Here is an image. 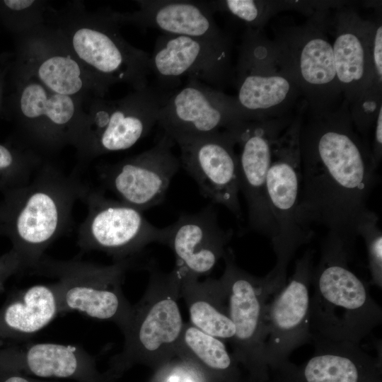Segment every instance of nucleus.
Wrapping results in <instances>:
<instances>
[{
  "mask_svg": "<svg viewBox=\"0 0 382 382\" xmlns=\"http://www.w3.org/2000/svg\"><path fill=\"white\" fill-rule=\"evenodd\" d=\"M20 256L13 250L0 256V292L6 281L13 275L25 270Z\"/></svg>",
  "mask_w": 382,
  "mask_h": 382,
  "instance_id": "nucleus-36",
  "label": "nucleus"
},
{
  "mask_svg": "<svg viewBox=\"0 0 382 382\" xmlns=\"http://www.w3.org/2000/svg\"><path fill=\"white\" fill-rule=\"evenodd\" d=\"M1 382H32L28 378L20 375H11L5 378Z\"/></svg>",
  "mask_w": 382,
  "mask_h": 382,
  "instance_id": "nucleus-38",
  "label": "nucleus"
},
{
  "mask_svg": "<svg viewBox=\"0 0 382 382\" xmlns=\"http://www.w3.org/2000/svg\"><path fill=\"white\" fill-rule=\"evenodd\" d=\"M232 45L189 36L162 34L150 54V72L156 85L178 89L183 77L196 78L221 91L233 81Z\"/></svg>",
  "mask_w": 382,
  "mask_h": 382,
  "instance_id": "nucleus-17",
  "label": "nucleus"
},
{
  "mask_svg": "<svg viewBox=\"0 0 382 382\" xmlns=\"http://www.w3.org/2000/svg\"><path fill=\"white\" fill-rule=\"evenodd\" d=\"M19 82L17 112L25 146L45 158L73 146L85 103L53 92L22 74Z\"/></svg>",
  "mask_w": 382,
  "mask_h": 382,
  "instance_id": "nucleus-14",
  "label": "nucleus"
},
{
  "mask_svg": "<svg viewBox=\"0 0 382 382\" xmlns=\"http://www.w3.org/2000/svg\"><path fill=\"white\" fill-rule=\"evenodd\" d=\"M171 138L180 149L181 166L196 181L202 196L241 219L236 140L232 127L209 134Z\"/></svg>",
  "mask_w": 382,
  "mask_h": 382,
  "instance_id": "nucleus-16",
  "label": "nucleus"
},
{
  "mask_svg": "<svg viewBox=\"0 0 382 382\" xmlns=\"http://www.w3.org/2000/svg\"><path fill=\"white\" fill-rule=\"evenodd\" d=\"M378 223V215L368 209L359 221L356 232L357 236H361L365 243L371 283L381 289L382 231Z\"/></svg>",
  "mask_w": 382,
  "mask_h": 382,
  "instance_id": "nucleus-31",
  "label": "nucleus"
},
{
  "mask_svg": "<svg viewBox=\"0 0 382 382\" xmlns=\"http://www.w3.org/2000/svg\"><path fill=\"white\" fill-rule=\"evenodd\" d=\"M175 90L148 85L119 99L90 100L73 144L79 162L134 146L158 123L161 109Z\"/></svg>",
  "mask_w": 382,
  "mask_h": 382,
  "instance_id": "nucleus-7",
  "label": "nucleus"
},
{
  "mask_svg": "<svg viewBox=\"0 0 382 382\" xmlns=\"http://www.w3.org/2000/svg\"><path fill=\"white\" fill-rule=\"evenodd\" d=\"M146 269L148 284L122 332L124 345L115 357L117 364L143 361L161 366L176 356L185 324L178 305L180 271L175 267L163 272L151 261Z\"/></svg>",
  "mask_w": 382,
  "mask_h": 382,
  "instance_id": "nucleus-8",
  "label": "nucleus"
},
{
  "mask_svg": "<svg viewBox=\"0 0 382 382\" xmlns=\"http://www.w3.org/2000/svg\"><path fill=\"white\" fill-rule=\"evenodd\" d=\"M131 264L132 260L103 265L79 258L64 260L44 255L30 272L56 279L60 316L79 312L114 323L123 332L132 311L122 289Z\"/></svg>",
  "mask_w": 382,
  "mask_h": 382,
  "instance_id": "nucleus-9",
  "label": "nucleus"
},
{
  "mask_svg": "<svg viewBox=\"0 0 382 382\" xmlns=\"http://www.w3.org/2000/svg\"><path fill=\"white\" fill-rule=\"evenodd\" d=\"M314 352L301 366L291 364L286 382H381V354L376 357L360 345L333 341L312 334Z\"/></svg>",
  "mask_w": 382,
  "mask_h": 382,
  "instance_id": "nucleus-23",
  "label": "nucleus"
},
{
  "mask_svg": "<svg viewBox=\"0 0 382 382\" xmlns=\"http://www.w3.org/2000/svg\"><path fill=\"white\" fill-rule=\"evenodd\" d=\"M0 368L23 369L41 378L93 376V358L85 349L53 342L30 343L0 348Z\"/></svg>",
  "mask_w": 382,
  "mask_h": 382,
  "instance_id": "nucleus-25",
  "label": "nucleus"
},
{
  "mask_svg": "<svg viewBox=\"0 0 382 382\" xmlns=\"http://www.w3.org/2000/svg\"><path fill=\"white\" fill-rule=\"evenodd\" d=\"M176 356L195 364L204 374L205 371L232 382L236 375V360L228 352L222 340L207 334L191 323H185L178 345Z\"/></svg>",
  "mask_w": 382,
  "mask_h": 382,
  "instance_id": "nucleus-28",
  "label": "nucleus"
},
{
  "mask_svg": "<svg viewBox=\"0 0 382 382\" xmlns=\"http://www.w3.org/2000/svg\"><path fill=\"white\" fill-rule=\"evenodd\" d=\"M299 144L301 190L298 220L306 230L322 225L354 246L356 229L369 209L377 181L371 148L357 134L348 102L333 110L308 113L302 120Z\"/></svg>",
  "mask_w": 382,
  "mask_h": 382,
  "instance_id": "nucleus-1",
  "label": "nucleus"
},
{
  "mask_svg": "<svg viewBox=\"0 0 382 382\" xmlns=\"http://www.w3.org/2000/svg\"><path fill=\"white\" fill-rule=\"evenodd\" d=\"M173 139L163 132L151 148L99 168L103 185L118 200L141 211L161 204L181 166L172 151Z\"/></svg>",
  "mask_w": 382,
  "mask_h": 382,
  "instance_id": "nucleus-19",
  "label": "nucleus"
},
{
  "mask_svg": "<svg viewBox=\"0 0 382 382\" xmlns=\"http://www.w3.org/2000/svg\"><path fill=\"white\" fill-rule=\"evenodd\" d=\"M373 127V141L370 148L374 163L378 168L382 158V108L379 110Z\"/></svg>",
  "mask_w": 382,
  "mask_h": 382,
  "instance_id": "nucleus-37",
  "label": "nucleus"
},
{
  "mask_svg": "<svg viewBox=\"0 0 382 382\" xmlns=\"http://www.w3.org/2000/svg\"><path fill=\"white\" fill-rule=\"evenodd\" d=\"M1 4L14 17L21 35L45 24L51 6L50 2L42 0H4Z\"/></svg>",
  "mask_w": 382,
  "mask_h": 382,
  "instance_id": "nucleus-33",
  "label": "nucleus"
},
{
  "mask_svg": "<svg viewBox=\"0 0 382 382\" xmlns=\"http://www.w3.org/2000/svg\"><path fill=\"white\" fill-rule=\"evenodd\" d=\"M87 214L79 226L77 243L85 251L96 250L115 261L132 260L153 243L164 244L166 228L151 224L142 212L87 187L81 199Z\"/></svg>",
  "mask_w": 382,
  "mask_h": 382,
  "instance_id": "nucleus-11",
  "label": "nucleus"
},
{
  "mask_svg": "<svg viewBox=\"0 0 382 382\" xmlns=\"http://www.w3.org/2000/svg\"><path fill=\"white\" fill-rule=\"evenodd\" d=\"M314 250L308 249L296 261L294 272L265 306V357L267 366L284 374L291 353L311 342V292Z\"/></svg>",
  "mask_w": 382,
  "mask_h": 382,
  "instance_id": "nucleus-13",
  "label": "nucleus"
},
{
  "mask_svg": "<svg viewBox=\"0 0 382 382\" xmlns=\"http://www.w3.org/2000/svg\"><path fill=\"white\" fill-rule=\"evenodd\" d=\"M302 120L299 112L275 141L266 178V198L274 227L270 241L276 262L265 277L273 293L285 285L291 260L313 236V232L301 226L297 216L301 190L299 134Z\"/></svg>",
  "mask_w": 382,
  "mask_h": 382,
  "instance_id": "nucleus-5",
  "label": "nucleus"
},
{
  "mask_svg": "<svg viewBox=\"0 0 382 382\" xmlns=\"http://www.w3.org/2000/svg\"><path fill=\"white\" fill-rule=\"evenodd\" d=\"M46 23L80 62L110 87L119 83L133 90L148 86L150 54L123 37L107 8L91 11L82 1H74L59 9L50 6Z\"/></svg>",
  "mask_w": 382,
  "mask_h": 382,
  "instance_id": "nucleus-4",
  "label": "nucleus"
},
{
  "mask_svg": "<svg viewBox=\"0 0 382 382\" xmlns=\"http://www.w3.org/2000/svg\"><path fill=\"white\" fill-rule=\"evenodd\" d=\"M178 269L180 273V299L187 307L189 323L207 334L231 342L235 328L229 316L227 293L221 278L200 281L197 276Z\"/></svg>",
  "mask_w": 382,
  "mask_h": 382,
  "instance_id": "nucleus-27",
  "label": "nucleus"
},
{
  "mask_svg": "<svg viewBox=\"0 0 382 382\" xmlns=\"http://www.w3.org/2000/svg\"><path fill=\"white\" fill-rule=\"evenodd\" d=\"M214 13L220 12L241 23L245 28L263 30L277 13L287 10L286 1L218 0L208 1Z\"/></svg>",
  "mask_w": 382,
  "mask_h": 382,
  "instance_id": "nucleus-29",
  "label": "nucleus"
},
{
  "mask_svg": "<svg viewBox=\"0 0 382 382\" xmlns=\"http://www.w3.org/2000/svg\"><path fill=\"white\" fill-rule=\"evenodd\" d=\"M326 11L316 12L301 24L273 28L272 41L277 63L296 85L312 114L333 110L343 97L332 43L326 34Z\"/></svg>",
  "mask_w": 382,
  "mask_h": 382,
  "instance_id": "nucleus-6",
  "label": "nucleus"
},
{
  "mask_svg": "<svg viewBox=\"0 0 382 382\" xmlns=\"http://www.w3.org/2000/svg\"><path fill=\"white\" fill-rule=\"evenodd\" d=\"M369 51L373 86L382 87V21L369 20Z\"/></svg>",
  "mask_w": 382,
  "mask_h": 382,
  "instance_id": "nucleus-35",
  "label": "nucleus"
},
{
  "mask_svg": "<svg viewBox=\"0 0 382 382\" xmlns=\"http://www.w3.org/2000/svg\"><path fill=\"white\" fill-rule=\"evenodd\" d=\"M382 108V87L372 86L350 103L349 114L355 129L366 134L373 127Z\"/></svg>",
  "mask_w": 382,
  "mask_h": 382,
  "instance_id": "nucleus-32",
  "label": "nucleus"
},
{
  "mask_svg": "<svg viewBox=\"0 0 382 382\" xmlns=\"http://www.w3.org/2000/svg\"><path fill=\"white\" fill-rule=\"evenodd\" d=\"M166 228L163 245L173 252L175 267L198 277L210 273L223 258L233 235V229L219 225L212 204L196 213H182Z\"/></svg>",
  "mask_w": 382,
  "mask_h": 382,
  "instance_id": "nucleus-21",
  "label": "nucleus"
},
{
  "mask_svg": "<svg viewBox=\"0 0 382 382\" xmlns=\"http://www.w3.org/2000/svg\"><path fill=\"white\" fill-rule=\"evenodd\" d=\"M19 60L20 74L85 105L93 98H104L110 88L80 62L58 32L47 23L21 35Z\"/></svg>",
  "mask_w": 382,
  "mask_h": 382,
  "instance_id": "nucleus-12",
  "label": "nucleus"
},
{
  "mask_svg": "<svg viewBox=\"0 0 382 382\" xmlns=\"http://www.w3.org/2000/svg\"><path fill=\"white\" fill-rule=\"evenodd\" d=\"M233 83L236 101L251 120L289 116L301 97L296 85L277 64L272 41L264 30L245 29Z\"/></svg>",
  "mask_w": 382,
  "mask_h": 382,
  "instance_id": "nucleus-10",
  "label": "nucleus"
},
{
  "mask_svg": "<svg viewBox=\"0 0 382 382\" xmlns=\"http://www.w3.org/2000/svg\"><path fill=\"white\" fill-rule=\"evenodd\" d=\"M57 316H60V303L55 282L18 290L0 308V340H25Z\"/></svg>",
  "mask_w": 382,
  "mask_h": 382,
  "instance_id": "nucleus-26",
  "label": "nucleus"
},
{
  "mask_svg": "<svg viewBox=\"0 0 382 382\" xmlns=\"http://www.w3.org/2000/svg\"><path fill=\"white\" fill-rule=\"evenodd\" d=\"M46 160L28 147L16 150L0 144V191L28 183Z\"/></svg>",
  "mask_w": 382,
  "mask_h": 382,
  "instance_id": "nucleus-30",
  "label": "nucleus"
},
{
  "mask_svg": "<svg viewBox=\"0 0 382 382\" xmlns=\"http://www.w3.org/2000/svg\"><path fill=\"white\" fill-rule=\"evenodd\" d=\"M153 382H207V378L192 362L175 356L160 366Z\"/></svg>",
  "mask_w": 382,
  "mask_h": 382,
  "instance_id": "nucleus-34",
  "label": "nucleus"
},
{
  "mask_svg": "<svg viewBox=\"0 0 382 382\" xmlns=\"http://www.w3.org/2000/svg\"><path fill=\"white\" fill-rule=\"evenodd\" d=\"M246 120H251L241 109L235 96L196 78H188L161 109L158 124L172 137L209 134Z\"/></svg>",
  "mask_w": 382,
  "mask_h": 382,
  "instance_id": "nucleus-20",
  "label": "nucleus"
},
{
  "mask_svg": "<svg viewBox=\"0 0 382 382\" xmlns=\"http://www.w3.org/2000/svg\"><path fill=\"white\" fill-rule=\"evenodd\" d=\"M293 119L287 116L246 120L231 127L239 148V187L246 201L249 226L270 240L274 236V227L266 198V178L274 144Z\"/></svg>",
  "mask_w": 382,
  "mask_h": 382,
  "instance_id": "nucleus-18",
  "label": "nucleus"
},
{
  "mask_svg": "<svg viewBox=\"0 0 382 382\" xmlns=\"http://www.w3.org/2000/svg\"><path fill=\"white\" fill-rule=\"evenodd\" d=\"M88 186L46 160L26 184L4 193L0 202V234L11 241L25 270L70 226L72 211Z\"/></svg>",
  "mask_w": 382,
  "mask_h": 382,
  "instance_id": "nucleus-2",
  "label": "nucleus"
},
{
  "mask_svg": "<svg viewBox=\"0 0 382 382\" xmlns=\"http://www.w3.org/2000/svg\"><path fill=\"white\" fill-rule=\"evenodd\" d=\"M138 9L119 12L108 8L120 25L132 24L157 29L163 34L189 36L225 45H232L230 35L214 18L208 1L138 0Z\"/></svg>",
  "mask_w": 382,
  "mask_h": 382,
  "instance_id": "nucleus-22",
  "label": "nucleus"
},
{
  "mask_svg": "<svg viewBox=\"0 0 382 382\" xmlns=\"http://www.w3.org/2000/svg\"><path fill=\"white\" fill-rule=\"evenodd\" d=\"M332 46L337 79L345 100L352 101L373 86L369 51V20L352 7L337 8Z\"/></svg>",
  "mask_w": 382,
  "mask_h": 382,
  "instance_id": "nucleus-24",
  "label": "nucleus"
},
{
  "mask_svg": "<svg viewBox=\"0 0 382 382\" xmlns=\"http://www.w3.org/2000/svg\"><path fill=\"white\" fill-rule=\"evenodd\" d=\"M222 280L228 299V313L235 328L231 343L233 356L261 381L267 377L265 357V313L269 299L263 277L254 276L236 262L232 250L223 257Z\"/></svg>",
  "mask_w": 382,
  "mask_h": 382,
  "instance_id": "nucleus-15",
  "label": "nucleus"
},
{
  "mask_svg": "<svg viewBox=\"0 0 382 382\" xmlns=\"http://www.w3.org/2000/svg\"><path fill=\"white\" fill-rule=\"evenodd\" d=\"M354 247L328 232L313 267L311 295V334L360 345L382 322V309L367 284L349 267Z\"/></svg>",
  "mask_w": 382,
  "mask_h": 382,
  "instance_id": "nucleus-3",
  "label": "nucleus"
}]
</instances>
